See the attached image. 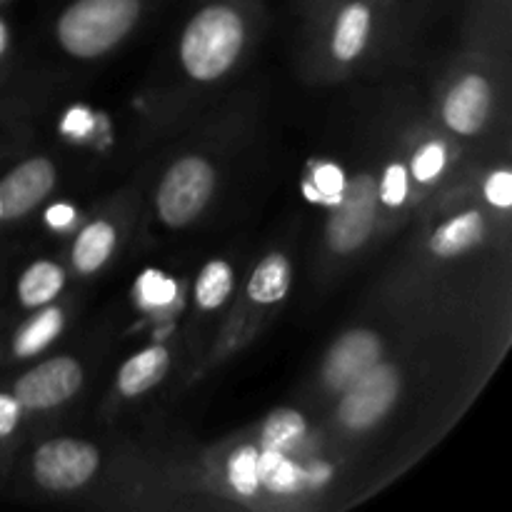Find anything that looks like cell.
I'll list each match as a JSON object with an SVG mask.
<instances>
[{
	"label": "cell",
	"mask_w": 512,
	"mask_h": 512,
	"mask_svg": "<svg viewBox=\"0 0 512 512\" xmlns=\"http://www.w3.org/2000/svg\"><path fill=\"white\" fill-rule=\"evenodd\" d=\"M245 20L230 3H210L188 20L180 38V63L198 83L223 78L245 48Z\"/></svg>",
	"instance_id": "obj_1"
},
{
	"label": "cell",
	"mask_w": 512,
	"mask_h": 512,
	"mask_svg": "<svg viewBox=\"0 0 512 512\" xmlns=\"http://www.w3.org/2000/svg\"><path fill=\"white\" fill-rule=\"evenodd\" d=\"M138 15L140 0H73L60 13L55 38L73 58H100L135 28Z\"/></svg>",
	"instance_id": "obj_2"
},
{
	"label": "cell",
	"mask_w": 512,
	"mask_h": 512,
	"mask_svg": "<svg viewBox=\"0 0 512 512\" xmlns=\"http://www.w3.org/2000/svg\"><path fill=\"white\" fill-rule=\"evenodd\" d=\"M215 193V168L203 155L178 158L155 190V210L168 228H185L193 223Z\"/></svg>",
	"instance_id": "obj_3"
},
{
	"label": "cell",
	"mask_w": 512,
	"mask_h": 512,
	"mask_svg": "<svg viewBox=\"0 0 512 512\" xmlns=\"http://www.w3.org/2000/svg\"><path fill=\"white\" fill-rule=\"evenodd\" d=\"M375 218H378V180L370 173H358L353 175V180H345L343 193L333 203L325 225V243L330 253H358L373 235Z\"/></svg>",
	"instance_id": "obj_4"
},
{
	"label": "cell",
	"mask_w": 512,
	"mask_h": 512,
	"mask_svg": "<svg viewBox=\"0 0 512 512\" xmlns=\"http://www.w3.org/2000/svg\"><path fill=\"white\" fill-rule=\"evenodd\" d=\"M100 468L95 445L78 438H53L33 453V478L50 493H73L83 488Z\"/></svg>",
	"instance_id": "obj_5"
},
{
	"label": "cell",
	"mask_w": 512,
	"mask_h": 512,
	"mask_svg": "<svg viewBox=\"0 0 512 512\" xmlns=\"http://www.w3.org/2000/svg\"><path fill=\"white\" fill-rule=\"evenodd\" d=\"M400 393V373L390 363H375L368 373L343 390L338 405V420L350 433H363L378 425Z\"/></svg>",
	"instance_id": "obj_6"
},
{
	"label": "cell",
	"mask_w": 512,
	"mask_h": 512,
	"mask_svg": "<svg viewBox=\"0 0 512 512\" xmlns=\"http://www.w3.org/2000/svg\"><path fill=\"white\" fill-rule=\"evenodd\" d=\"M83 388V365L68 355H58L20 375L13 385V398L23 410L58 408Z\"/></svg>",
	"instance_id": "obj_7"
},
{
	"label": "cell",
	"mask_w": 512,
	"mask_h": 512,
	"mask_svg": "<svg viewBox=\"0 0 512 512\" xmlns=\"http://www.w3.org/2000/svg\"><path fill=\"white\" fill-rule=\"evenodd\" d=\"M55 165L48 158H28L0 178V215L20 220L38 208L55 188Z\"/></svg>",
	"instance_id": "obj_8"
},
{
	"label": "cell",
	"mask_w": 512,
	"mask_h": 512,
	"mask_svg": "<svg viewBox=\"0 0 512 512\" xmlns=\"http://www.w3.org/2000/svg\"><path fill=\"white\" fill-rule=\"evenodd\" d=\"M383 343L373 330H350L340 335L323 363V380L333 393H343L350 383L380 363Z\"/></svg>",
	"instance_id": "obj_9"
},
{
	"label": "cell",
	"mask_w": 512,
	"mask_h": 512,
	"mask_svg": "<svg viewBox=\"0 0 512 512\" xmlns=\"http://www.w3.org/2000/svg\"><path fill=\"white\" fill-rule=\"evenodd\" d=\"M493 108V88L480 73H468L450 85L443 100V120L453 133L475 135L485 128Z\"/></svg>",
	"instance_id": "obj_10"
},
{
	"label": "cell",
	"mask_w": 512,
	"mask_h": 512,
	"mask_svg": "<svg viewBox=\"0 0 512 512\" xmlns=\"http://www.w3.org/2000/svg\"><path fill=\"white\" fill-rule=\"evenodd\" d=\"M373 28V8L365 0H350L338 13L330 38V53L340 63H353L365 50Z\"/></svg>",
	"instance_id": "obj_11"
},
{
	"label": "cell",
	"mask_w": 512,
	"mask_h": 512,
	"mask_svg": "<svg viewBox=\"0 0 512 512\" xmlns=\"http://www.w3.org/2000/svg\"><path fill=\"white\" fill-rule=\"evenodd\" d=\"M170 353L160 345L140 350L138 355L128 358L118 373V390L125 398H138L160 383L168 375Z\"/></svg>",
	"instance_id": "obj_12"
},
{
	"label": "cell",
	"mask_w": 512,
	"mask_h": 512,
	"mask_svg": "<svg viewBox=\"0 0 512 512\" xmlns=\"http://www.w3.org/2000/svg\"><path fill=\"white\" fill-rule=\"evenodd\" d=\"M115 245H118V230L110 220H93V223L85 225L78 233L73 243V268L80 275H93L103 268L110 260V255L115 253Z\"/></svg>",
	"instance_id": "obj_13"
},
{
	"label": "cell",
	"mask_w": 512,
	"mask_h": 512,
	"mask_svg": "<svg viewBox=\"0 0 512 512\" xmlns=\"http://www.w3.org/2000/svg\"><path fill=\"white\" fill-rule=\"evenodd\" d=\"M485 235V220L480 210H465L448 223L440 225L430 238L428 248L438 258H458L465 250L475 248Z\"/></svg>",
	"instance_id": "obj_14"
},
{
	"label": "cell",
	"mask_w": 512,
	"mask_h": 512,
	"mask_svg": "<svg viewBox=\"0 0 512 512\" xmlns=\"http://www.w3.org/2000/svg\"><path fill=\"white\" fill-rule=\"evenodd\" d=\"M65 288V270L53 260H35L18 280V300L23 308L38 310L53 303Z\"/></svg>",
	"instance_id": "obj_15"
},
{
	"label": "cell",
	"mask_w": 512,
	"mask_h": 512,
	"mask_svg": "<svg viewBox=\"0 0 512 512\" xmlns=\"http://www.w3.org/2000/svg\"><path fill=\"white\" fill-rule=\"evenodd\" d=\"M293 283V265L283 253H270L255 265L248 280V298L255 305H275L288 295Z\"/></svg>",
	"instance_id": "obj_16"
},
{
	"label": "cell",
	"mask_w": 512,
	"mask_h": 512,
	"mask_svg": "<svg viewBox=\"0 0 512 512\" xmlns=\"http://www.w3.org/2000/svg\"><path fill=\"white\" fill-rule=\"evenodd\" d=\"M63 310L60 308H43L35 318H30L23 328L18 330L13 340V350L18 358H33V355L43 353L50 343L63 330Z\"/></svg>",
	"instance_id": "obj_17"
},
{
	"label": "cell",
	"mask_w": 512,
	"mask_h": 512,
	"mask_svg": "<svg viewBox=\"0 0 512 512\" xmlns=\"http://www.w3.org/2000/svg\"><path fill=\"white\" fill-rule=\"evenodd\" d=\"M258 480L260 488H268L270 493L288 495L298 490L300 470L293 460L285 458V450L263 448L258 450Z\"/></svg>",
	"instance_id": "obj_18"
},
{
	"label": "cell",
	"mask_w": 512,
	"mask_h": 512,
	"mask_svg": "<svg viewBox=\"0 0 512 512\" xmlns=\"http://www.w3.org/2000/svg\"><path fill=\"white\" fill-rule=\"evenodd\" d=\"M233 293V268L225 260H210L195 280V303L200 310H218Z\"/></svg>",
	"instance_id": "obj_19"
},
{
	"label": "cell",
	"mask_w": 512,
	"mask_h": 512,
	"mask_svg": "<svg viewBox=\"0 0 512 512\" xmlns=\"http://www.w3.org/2000/svg\"><path fill=\"white\" fill-rule=\"evenodd\" d=\"M308 423L298 410H275L263 425V448L290 450L303 440Z\"/></svg>",
	"instance_id": "obj_20"
},
{
	"label": "cell",
	"mask_w": 512,
	"mask_h": 512,
	"mask_svg": "<svg viewBox=\"0 0 512 512\" xmlns=\"http://www.w3.org/2000/svg\"><path fill=\"white\" fill-rule=\"evenodd\" d=\"M228 480L233 490L243 498H250L260 490L258 480V448H240L228 460Z\"/></svg>",
	"instance_id": "obj_21"
},
{
	"label": "cell",
	"mask_w": 512,
	"mask_h": 512,
	"mask_svg": "<svg viewBox=\"0 0 512 512\" xmlns=\"http://www.w3.org/2000/svg\"><path fill=\"white\" fill-rule=\"evenodd\" d=\"M135 290H138V298L145 308H163V305L173 303V298L178 295L175 280L160 270H145Z\"/></svg>",
	"instance_id": "obj_22"
},
{
	"label": "cell",
	"mask_w": 512,
	"mask_h": 512,
	"mask_svg": "<svg viewBox=\"0 0 512 512\" xmlns=\"http://www.w3.org/2000/svg\"><path fill=\"white\" fill-rule=\"evenodd\" d=\"M445 163H448V153H445L443 143H425L423 148L415 153L413 163H410V170H413V178L418 183L428 185L433 180L440 178V173L445 170Z\"/></svg>",
	"instance_id": "obj_23"
},
{
	"label": "cell",
	"mask_w": 512,
	"mask_h": 512,
	"mask_svg": "<svg viewBox=\"0 0 512 512\" xmlns=\"http://www.w3.org/2000/svg\"><path fill=\"white\" fill-rule=\"evenodd\" d=\"M345 188V175L338 165H318L313 173V180L308 185V195L313 200H320V203H330L333 205L335 200L340 198Z\"/></svg>",
	"instance_id": "obj_24"
},
{
	"label": "cell",
	"mask_w": 512,
	"mask_h": 512,
	"mask_svg": "<svg viewBox=\"0 0 512 512\" xmlns=\"http://www.w3.org/2000/svg\"><path fill=\"white\" fill-rule=\"evenodd\" d=\"M408 168L400 163L388 165L383 180L378 183V203L388 205V208H400L408 198Z\"/></svg>",
	"instance_id": "obj_25"
},
{
	"label": "cell",
	"mask_w": 512,
	"mask_h": 512,
	"mask_svg": "<svg viewBox=\"0 0 512 512\" xmlns=\"http://www.w3.org/2000/svg\"><path fill=\"white\" fill-rule=\"evenodd\" d=\"M485 198L493 208L508 210L512 205V173L510 170H495L488 180H485Z\"/></svg>",
	"instance_id": "obj_26"
},
{
	"label": "cell",
	"mask_w": 512,
	"mask_h": 512,
	"mask_svg": "<svg viewBox=\"0 0 512 512\" xmlns=\"http://www.w3.org/2000/svg\"><path fill=\"white\" fill-rule=\"evenodd\" d=\"M20 415H23V408L18 400L8 393H0V440L15 433V428L20 425Z\"/></svg>",
	"instance_id": "obj_27"
},
{
	"label": "cell",
	"mask_w": 512,
	"mask_h": 512,
	"mask_svg": "<svg viewBox=\"0 0 512 512\" xmlns=\"http://www.w3.org/2000/svg\"><path fill=\"white\" fill-rule=\"evenodd\" d=\"M93 128H95V120L85 108L68 110V115L63 118V133L75 135V138H83V135H88Z\"/></svg>",
	"instance_id": "obj_28"
},
{
	"label": "cell",
	"mask_w": 512,
	"mask_h": 512,
	"mask_svg": "<svg viewBox=\"0 0 512 512\" xmlns=\"http://www.w3.org/2000/svg\"><path fill=\"white\" fill-rule=\"evenodd\" d=\"M45 223L53 230H65L75 223V208L68 203H55L45 210Z\"/></svg>",
	"instance_id": "obj_29"
},
{
	"label": "cell",
	"mask_w": 512,
	"mask_h": 512,
	"mask_svg": "<svg viewBox=\"0 0 512 512\" xmlns=\"http://www.w3.org/2000/svg\"><path fill=\"white\" fill-rule=\"evenodd\" d=\"M5 48H8V28H5V23L0 20V55L5 53Z\"/></svg>",
	"instance_id": "obj_30"
},
{
	"label": "cell",
	"mask_w": 512,
	"mask_h": 512,
	"mask_svg": "<svg viewBox=\"0 0 512 512\" xmlns=\"http://www.w3.org/2000/svg\"><path fill=\"white\" fill-rule=\"evenodd\" d=\"M0 220H3V215H0Z\"/></svg>",
	"instance_id": "obj_31"
}]
</instances>
